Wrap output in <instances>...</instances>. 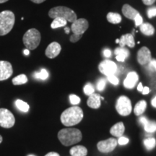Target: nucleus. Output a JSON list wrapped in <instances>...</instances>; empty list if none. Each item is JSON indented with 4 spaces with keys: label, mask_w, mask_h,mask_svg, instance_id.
Masks as SVG:
<instances>
[{
    "label": "nucleus",
    "mask_w": 156,
    "mask_h": 156,
    "mask_svg": "<svg viewBox=\"0 0 156 156\" xmlns=\"http://www.w3.org/2000/svg\"><path fill=\"white\" fill-rule=\"evenodd\" d=\"M83 119V111L80 107L75 106L64 110L61 115L60 119L65 126L77 125Z\"/></svg>",
    "instance_id": "obj_1"
},
{
    "label": "nucleus",
    "mask_w": 156,
    "mask_h": 156,
    "mask_svg": "<svg viewBox=\"0 0 156 156\" xmlns=\"http://www.w3.org/2000/svg\"><path fill=\"white\" fill-rule=\"evenodd\" d=\"M58 139L63 145L70 146L80 142L83 135L78 129L64 128L58 132Z\"/></svg>",
    "instance_id": "obj_2"
},
{
    "label": "nucleus",
    "mask_w": 156,
    "mask_h": 156,
    "mask_svg": "<svg viewBox=\"0 0 156 156\" xmlns=\"http://www.w3.org/2000/svg\"><path fill=\"white\" fill-rule=\"evenodd\" d=\"M15 22V14L10 10L0 12V36L8 34L12 30Z\"/></svg>",
    "instance_id": "obj_3"
},
{
    "label": "nucleus",
    "mask_w": 156,
    "mask_h": 156,
    "mask_svg": "<svg viewBox=\"0 0 156 156\" xmlns=\"http://www.w3.org/2000/svg\"><path fill=\"white\" fill-rule=\"evenodd\" d=\"M48 16L52 19L62 17L69 23H74L77 20V15L75 12L64 6H57L51 8L48 12Z\"/></svg>",
    "instance_id": "obj_4"
},
{
    "label": "nucleus",
    "mask_w": 156,
    "mask_h": 156,
    "mask_svg": "<svg viewBox=\"0 0 156 156\" xmlns=\"http://www.w3.org/2000/svg\"><path fill=\"white\" fill-rule=\"evenodd\" d=\"M41 40L40 32L36 28H30L23 37V44L27 49L34 50L38 47Z\"/></svg>",
    "instance_id": "obj_5"
},
{
    "label": "nucleus",
    "mask_w": 156,
    "mask_h": 156,
    "mask_svg": "<svg viewBox=\"0 0 156 156\" xmlns=\"http://www.w3.org/2000/svg\"><path fill=\"white\" fill-rule=\"evenodd\" d=\"M116 109L121 116H126L131 114L132 110V103L128 97L120 96L116 103Z\"/></svg>",
    "instance_id": "obj_6"
},
{
    "label": "nucleus",
    "mask_w": 156,
    "mask_h": 156,
    "mask_svg": "<svg viewBox=\"0 0 156 156\" xmlns=\"http://www.w3.org/2000/svg\"><path fill=\"white\" fill-rule=\"evenodd\" d=\"M15 118L10 111L7 108H0V126L9 129L15 125Z\"/></svg>",
    "instance_id": "obj_7"
},
{
    "label": "nucleus",
    "mask_w": 156,
    "mask_h": 156,
    "mask_svg": "<svg viewBox=\"0 0 156 156\" xmlns=\"http://www.w3.org/2000/svg\"><path fill=\"white\" fill-rule=\"evenodd\" d=\"M117 140L114 138H108L102 140L97 144L98 150L103 153H108L112 152L117 146Z\"/></svg>",
    "instance_id": "obj_8"
},
{
    "label": "nucleus",
    "mask_w": 156,
    "mask_h": 156,
    "mask_svg": "<svg viewBox=\"0 0 156 156\" xmlns=\"http://www.w3.org/2000/svg\"><path fill=\"white\" fill-rule=\"evenodd\" d=\"M99 71L103 75L108 76L111 75H114L117 72L118 67L116 63L111 60L106 59L101 62L98 66Z\"/></svg>",
    "instance_id": "obj_9"
},
{
    "label": "nucleus",
    "mask_w": 156,
    "mask_h": 156,
    "mask_svg": "<svg viewBox=\"0 0 156 156\" xmlns=\"http://www.w3.org/2000/svg\"><path fill=\"white\" fill-rule=\"evenodd\" d=\"M88 21L86 19H77L72 24L71 30L73 31L74 34L83 35L87 30V29L88 28Z\"/></svg>",
    "instance_id": "obj_10"
},
{
    "label": "nucleus",
    "mask_w": 156,
    "mask_h": 156,
    "mask_svg": "<svg viewBox=\"0 0 156 156\" xmlns=\"http://www.w3.org/2000/svg\"><path fill=\"white\" fill-rule=\"evenodd\" d=\"M13 74L12 66L7 61H0V81L9 79Z\"/></svg>",
    "instance_id": "obj_11"
},
{
    "label": "nucleus",
    "mask_w": 156,
    "mask_h": 156,
    "mask_svg": "<svg viewBox=\"0 0 156 156\" xmlns=\"http://www.w3.org/2000/svg\"><path fill=\"white\" fill-rule=\"evenodd\" d=\"M136 58H137V62L140 65H146V64H149L150 62L151 61L152 56L151 51L149 48L143 46L138 51L137 55H136Z\"/></svg>",
    "instance_id": "obj_12"
},
{
    "label": "nucleus",
    "mask_w": 156,
    "mask_h": 156,
    "mask_svg": "<svg viewBox=\"0 0 156 156\" xmlns=\"http://www.w3.org/2000/svg\"><path fill=\"white\" fill-rule=\"evenodd\" d=\"M62 50L61 45L57 42H52L46 48L45 54L49 58H54L60 54Z\"/></svg>",
    "instance_id": "obj_13"
},
{
    "label": "nucleus",
    "mask_w": 156,
    "mask_h": 156,
    "mask_svg": "<svg viewBox=\"0 0 156 156\" xmlns=\"http://www.w3.org/2000/svg\"><path fill=\"white\" fill-rule=\"evenodd\" d=\"M138 80H139V77H138V75L136 74V73H135V72H131V73L128 74L125 80H124V87L128 89H132L135 86Z\"/></svg>",
    "instance_id": "obj_14"
},
{
    "label": "nucleus",
    "mask_w": 156,
    "mask_h": 156,
    "mask_svg": "<svg viewBox=\"0 0 156 156\" xmlns=\"http://www.w3.org/2000/svg\"><path fill=\"white\" fill-rule=\"evenodd\" d=\"M139 120L140 122L144 126L146 132L150 133L156 132V122L155 121H149L145 116H141Z\"/></svg>",
    "instance_id": "obj_15"
},
{
    "label": "nucleus",
    "mask_w": 156,
    "mask_h": 156,
    "mask_svg": "<svg viewBox=\"0 0 156 156\" xmlns=\"http://www.w3.org/2000/svg\"><path fill=\"white\" fill-rule=\"evenodd\" d=\"M101 95L98 93H93L92 95H89L88 99H87V104L90 108L97 109L99 108L101 106Z\"/></svg>",
    "instance_id": "obj_16"
},
{
    "label": "nucleus",
    "mask_w": 156,
    "mask_h": 156,
    "mask_svg": "<svg viewBox=\"0 0 156 156\" xmlns=\"http://www.w3.org/2000/svg\"><path fill=\"white\" fill-rule=\"evenodd\" d=\"M119 45L121 46V47H124L126 45L129 47L133 48L135 46L134 36L130 34L124 35L119 39Z\"/></svg>",
    "instance_id": "obj_17"
},
{
    "label": "nucleus",
    "mask_w": 156,
    "mask_h": 156,
    "mask_svg": "<svg viewBox=\"0 0 156 156\" xmlns=\"http://www.w3.org/2000/svg\"><path fill=\"white\" fill-rule=\"evenodd\" d=\"M124 131H125V127H124V123L118 122L111 128L110 133L113 136H116V137H120V136H123Z\"/></svg>",
    "instance_id": "obj_18"
},
{
    "label": "nucleus",
    "mask_w": 156,
    "mask_h": 156,
    "mask_svg": "<svg viewBox=\"0 0 156 156\" xmlns=\"http://www.w3.org/2000/svg\"><path fill=\"white\" fill-rule=\"evenodd\" d=\"M122 12L123 15L125 16L126 18L130 19V20H134L135 18L136 15L138 14V11L136 10L135 9L133 8V7H131L130 5H124L122 7Z\"/></svg>",
    "instance_id": "obj_19"
},
{
    "label": "nucleus",
    "mask_w": 156,
    "mask_h": 156,
    "mask_svg": "<svg viewBox=\"0 0 156 156\" xmlns=\"http://www.w3.org/2000/svg\"><path fill=\"white\" fill-rule=\"evenodd\" d=\"M116 54V58L118 62H124L126 58L129 56V51L124 47H119L115 49L114 51Z\"/></svg>",
    "instance_id": "obj_20"
},
{
    "label": "nucleus",
    "mask_w": 156,
    "mask_h": 156,
    "mask_svg": "<svg viewBox=\"0 0 156 156\" xmlns=\"http://www.w3.org/2000/svg\"><path fill=\"white\" fill-rule=\"evenodd\" d=\"M69 153L72 156H86L87 155V150L84 146L77 145L71 148Z\"/></svg>",
    "instance_id": "obj_21"
},
{
    "label": "nucleus",
    "mask_w": 156,
    "mask_h": 156,
    "mask_svg": "<svg viewBox=\"0 0 156 156\" xmlns=\"http://www.w3.org/2000/svg\"><path fill=\"white\" fill-rule=\"evenodd\" d=\"M140 31L145 36H153L154 33H155V28H154V27L151 24L145 23H142L140 25Z\"/></svg>",
    "instance_id": "obj_22"
},
{
    "label": "nucleus",
    "mask_w": 156,
    "mask_h": 156,
    "mask_svg": "<svg viewBox=\"0 0 156 156\" xmlns=\"http://www.w3.org/2000/svg\"><path fill=\"white\" fill-rule=\"evenodd\" d=\"M147 108V103L145 101L142 100L136 103L134 108V113L136 116H141L145 112Z\"/></svg>",
    "instance_id": "obj_23"
},
{
    "label": "nucleus",
    "mask_w": 156,
    "mask_h": 156,
    "mask_svg": "<svg viewBox=\"0 0 156 156\" xmlns=\"http://www.w3.org/2000/svg\"><path fill=\"white\" fill-rule=\"evenodd\" d=\"M107 20L112 24H118L122 21V17L119 13L109 12L107 15Z\"/></svg>",
    "instance_id": "obj_24"
},
{
    "label": "nucleus",
    "mask_w": 156,
    "mask_h": 156,
    "mask_svg": "<svg viewBox=\"0 0 156 156\" xmlns=\"http://www.w3.org/2000/svg\"><path fill=\"white\" fill-rule=\"evenodd\" d=\"M67 23V21L65 19L62 18V17H56V18L54 19L53 22L51 24V27L52 29H56L65 26Z\"/></svg>",
    "instance_id": "obj_25"
},
{
    "label": "nucleus",
    "mask_w": 156,
    "mask_h": 156,
    "mask_svg": "<svg viewBox=\"0 0 156 156\" xmlns=\"http://www.w3.org/2000/svg\"><path fill=\"white\" fill-rule=\"evenodd\" d=\"M12 84L14 85H20L28 83V77L24 74H21L12 80Z\"/></svg>",
    "instance_id": "obj_26"
},
{
    "label": "nucleus",
    "mask_w": 156,
    "mask_h": 156,
    "mask_svg": "<svg viewBox=\"0 0 156 156\" xmlns=\"http://www.w3.org/2000/svg\"><path fill=\"white\" fill-rule=\"evenodd\" d=\"M15 106L20 112L24 113H27L29 111V109H30V106H29L28 103L22 100H20V99H17L15 101Z\"/></svg>",
    "instance_id": "obj_27"
},
{
    "label": "nucleus",
    "mask_w": 156,
    "mask_h": 156,
    "mask_svg": "<svg viewBox=\"0 0 156 156\" xmlns=\"http://www.w3.org/2000/svg\"><path fill=\"white\" fill-rule=\"evenodd\" d=\"M144 145H145V147L147 148L148 151H151V150H153L155 147L156 140L155 138L153 137L147 138V139L144 140Z\"/></svg>",
    "instance_id": "obj_28"
},
{
    "label": "nucleus",
    "mask_w": 156,
    "mask_h": 156,
    "mask_svg": "<svg viewBox=\"0 0 156 156\" xmlns=\"http://www.w3.org/2000/svg\"><path fill=\"white\" fill-rule=\"evenodd\" d=\"M34 77H36V79L45 80H46L48 77V73L46 69H41L40 72H38V73H35Z\"/></svg>",
    "instance_id": "obj_29"
},
{
    "label": "nucleus",
    "mask_w": 156,
    "mask_h": 156,
    "mask_svg": "<svg viewBox=\"0 0 156 156\" xmlns=\"http://www.w3.org/2000/svg\"><path fill=\"white\" fill-rule=\"evenodd\" d=\"M84 93L86 95H90L95 92V88L91 83H87L83 88Z\"/></svg>",
    "instance_id": "obj_30"
},
{
    "label": "nucleus",
    "mask_w": 156,
    "mask_h": 156,
    "mask_svg": "<svg viewBox=\"0 0 156 156\" xmlns=\"http://www.w3.org/2000/svg\"><path fill=\"white\" fill-rule=\"evenodd\" d=\"M106 80L103 79V78H101V79L99 80L97 83L96 87H97L98 90L103 91V90L105 89V87H106Z\"/></svg>",
    "instance_id": "obj_31"
},
{
    "label": "nucleus",
    "mask_w": 156,
    "mask_h": 156,
    "mask_svg": "<svg viewBox=\"0 0 156 156\" xmlns=\"http://www.w3.org/2000/svg\"><path fill=\"white\" fill-rule=\"evenodd\" d=\"M69 101L72 104L75 105H75L79 104V103H80V97H78L77 95L73 94L69 95Z\"/></svg>",
    "instance_id": "obj_32"
},
{
    "label": "nucleus",
    "mask_w": 156,
    "mask_h": 156,
    "mask_svg": "<svg viewBox=\"0 0 156 156\" xmlns=\"http://www.w3.org/2000/svg\"><path fill=\"white\" fill-rule=\"evenodd\" d=\"M107 79H108V80L111 83L114 85H117L119 84V80L118 77H117L116 76H115L114 75H111L107 76Z\"/></svg>",
    "instance_id": "obj_33"
},
{
    "label": "nucleus",
    "mask_w": 156,
    "mask_h": 156,
    "mask_svg": "<svg viewBox=\"0 0 156 156\" xmlns=\"http://www.w3.org/2000/svg\"><path fill=\"white\" fill-rule=\"evenodd\" d=\"M147 17L149 18H152V17L156 16V7H150L147 9Z\"/></svg>",
    "instance_id": "obj_34"
},
{
    "label": "nucleus",
    "mask_w": 156,
    "mask_h": 156,
    "mask_svg": "<svg viewBox=\"0 0 156 156\" xmlns=\"http://www.w3.org/2000/svg\"><path fill=\"white\" fill-rule=\"evenodd\" d=\"M134 23H135V26H140L142 23H143V20H142V17L141 15H140V13H138L137 15H136L135 18L134 19Z\"/></svg>",
    "instance_id": "obj_35"
},
{
    "label": "nucleus",
    "mask_w": 156,
    "mask_h": 156,
    "mask_svg": "<svg viewBox=\"0 0 156 156\" xmlns=\"http://www.w3.org/2000/svg\"><path fill=\"white\" fill-rule=\"evenodd\" d=\"M129 140L127 137H126V136H122L119 138L118 142H118L119 145H125L127 143H129Z\"/></svg>",
    "instance_id": "obj_36"
},
{
    "label": "nucleus",
    "mask_w": 156,
    "mask_h": 156,
    "mask_svg": "<svg viewBox=\"0 0 156 156\" xmlns=\"http://www.w3.org/2000/svg\"><path fill=\"white\" fill-rule=\"evenodd\" d=\"M148 64V69L151 71H156V59H151V61Z\"/></svg>",
    "instance_id": "obj_37"
},
{
    "label": "nucleus",
    "mask_w": 156,
    "mask_h": 156,
    "mask_svg": "<svg viewBox=\"0 0 156 156\" xmlns=\"http://www.w3.org/2000/svg\"><path fill=\"white\" fill-rule=\"evenodd\" d=\"M82 36H83V35H78V34L72 35L71 37H70V41L73 43L77 42L81 38Z\"/></svg>",
    "instance_id": "obj_38"
},
{
    "label": "nucleus",
    "mask_w": 156,
    "mask_h": 156,
    "mask_svg": "<svg viewBox=\"0 0 156 156\" xmlns=\"http://www.w3.org/2000/svg\"><path fill=\"white\" fill-rule=\"evenodd\" d=\"M103 55H104L107 58L110 57V56H112V51H111V50L106 48V49H105L104 51H103Z\"/></svg>",
    "instance_id": "obj_39"
},
{
    "label": "nucleus",
    "mask_w": 156,
    "mask_h": 156,
    "mask_svg": "<svg viewBox=\"0 0 156 156\" xmlns=\"http://www.w3.org/2000/svg\"><path fill=\"white\" fill-rule=\"evenodd\" d=\"M155 0H142V2L145 4V5H152L155 3Z\"/></svg>",
    "instance_id": "obj_40"
},
{
    "label": "nucleus",
    "mask_w": 156,
    "mask_h": 156,
    "mask_svg": "<svg viewBox=\"0 0 156 156\" xmlns=\"http://www.w3.org/2000/svg\"><path fill=\"white\" fill-rule=\"evenodd\" d=\"M150 93V89H149V87H143V90H142V93L143 95H147V94H148V93Z\"/></svg>",
    "instance_id": "obj_41"
},
{
    "label": "nucleus",
    "mask_w": 156,
    "mask_h": 156,
    "mask_svg": "<svg viewBox=\"0 0 156 156\" xmlns=\"http://www.w3.org/2000/svg\"><path fill=\"white\" fill-rule=\"evenodd\" d=\"M45 156H60V155L59 154L56 153V152H50V153H47Z\"/></svg>",
    "instance_id": "obj_42"
},
{
    "label": "nucleus",
    "mask_w": 156,
    "mask_h": 156,
    "mask_svg": "<svg viewBox=\"0 0 156 156\" xmlns=\"http://www.w3.org/2000/svg\"><path fill=\"white\" fill-rule=\"evenodd\" d=\"M31 2H33L34 3H36V4H41L42 2H44L46 1V0H30Z\"/></svg>",
    "instance_id": "obj_43"
},
{
    "label": "nucleus",
    "mask_w": 156,
    "mask_h": 156,
    "mask_svg": "<svg viewBox=\"0 0 156 156\" xmlns=\"http://www.w3.org/2000/svg\"><path fill=\"white\" fill-rule=\"evenodd\" d=\"M142 90H143V86H142V84L140 83L137 86V90L140 91V92H142Z\"/></svg>",
    "instance_id": "obj_44"
},
{
    "label": "nucleus",
    "mask_w": 156,
    "mask_h": 156,
    "mask_svg": "<svg viewBox=\"0 0 156 156\" xmlns=\"http://www.w3.org/2000/svg\"><path fill=\"white\" fill-rule=\"evenodd\" d=\"M151 104H152V106H153V107H155V108H156V96L154 98L153 100H152Z\"/></svg>",
    "instance_id": "obj_45"
},
{
    "label": "nucleus",
    "mask_w": 156,
    "mask_h": 156,
    "mask_svg": "<svg viewBox=\"0 0 156 156\" xmlns=\"http://www.w3.org/2000/svg\"><path fill=\"white\" fill-rule=\"evenodd\" d=\"M23 54H25V56H28L29 54H30V50H28V49H25L24 51H23Z\"/></svg>",
    "instance_id": "obj_46"
},
{
    "label": "nucleus",
    "mask_w": 156,
    "mask_h": 156,
    "mask_svg": "<svg viewBox=\"0 0 156 156\" xmlns=\"http://www.w3.org/2000/svg\"><path fill=\"white\" fill-rule=\"evenodd\" d=\"M64 30H65V32H66V34H68L69 33L70 29L69 28H66L65 29H64Z\"/></svg>",
    "instance_id": "obj_47"
},
{
    "label": "nucleus",
    "mask_w": 156,
    "mask_h": 156,
    "mask_svg": "<svg viewBox=\"0 0 156 156\" xmlns=\"http://www.w3.org/2000/svg\"><path fill=\"white\" fill-rule=\"evenodd\" d=\"M7 1H9V0H0V4L5 3V2H7Z\"/></svg>",
    "instance_id": "obj_48"
},
{
    "label": "nucleus",
    "mask_w": 156,
    "mask_h": 156,
    "mask_svg": "<svg viewBox=\"0 0 156 156\" xmlns=\"http://www.w3.org/2000/svg\"><path fill=\"white\" fill-rule=\"evenodd\" d=\"M2 140H3L2 136V135H0V144H1L2 142Z\"/></svg>",
    "instance_id": "obj_49"
},
{
    "label": "nucleus",
    "mask_w": 156,
    "mask_h": 156,
    "mask_svg": "<svg viewBox=\"0 0 156 156\" xmlns=\"http://www.w3.org/2000/svg\"><path fill=\"white\" fill-rule=\"evenodd\" d=\"M116 43H119V39H116Z\"/></svg>",
    "instance_id": "obj_50"
},
{
    "label": "nucleus",
    "mask_w": 156,
    "mask_h": 156,
    "mask_svg": "<svg viewBox=\"0 0 156 156\" xmlns=\"http://www.w3.org/2000/svg\"><path fill=\"white\" fill-rule=\"evenodd\" d=\"M28 156H36V155H29Z\"/></svg>",
    "instance_id": "obj_51"
}]
</instances>
